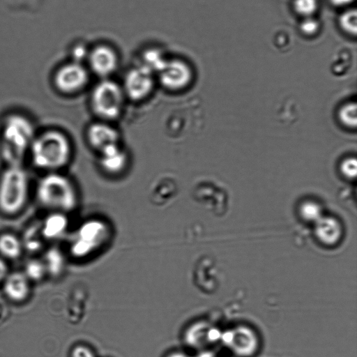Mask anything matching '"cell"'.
I'll return each mask as SVG.
<instances>
[{"label": "cell", "mask_w": 357, "mask_h": 357, "mask_svg": "<svg viewBox=\"0 0 357 357\" xmlns=\"http://www.w3.org/2000/svg\"><path fill=\"white\" fill-rule=\"evenodd\" d=\"M37 132L26 114L13 112L5 115L0 126V154L6 165L23 164Z\"/></svg>", "instance_id": "cell-1"}, {"label": "cell", "mask_w": 357, "mask_h": 357, "mask_svg": "<svg viewBox=\"0 0 357 357\" xmlns=\"http://www.w3.org/2000/svg\"><path fill=\"white\" fill-rule=\"evenodd\" d=\"M70 155L68 137L58 129L49 128L37 132L27 156L36 169L46 173L59 172L68 164Z\"/></svg>", "instance_id": "cell-2"}, {"label": "cell", "mask_w": 357, "mask_h": 357, "mask_svg": "<svg viewBox=\"0 0 357 357\" xmlns=\"http://www.w3.org/2000/svg\"><path fill=\"white\" fill-rule=\"evenodd\" d=\"M35 197L43 208L63 213L73 210L77 202L71 181L59 172H46L38 179Z\"/></svg>", "instance_id": "cell-3"}, {"label": "cell", "mask_w": 357, "mask_h": 357, "mask_svg": "<svg viewBox=\"0 0 357 357\" xmlns=\"http://www.w3.org/2000/svg\"><path fill=\"white\" fill-rule=\"evenodd\" d=\"M30 179L20 165H6L0 174V211L8 215L19 213L29 197Z\"/></svg>", "instance_id": "cell-4"}, {"label": "cell", "mask_w": 357, "mask_h": 357, "mask_svg": "<svg viewBox=\"0 0 357 357\" xmlns=\"http://www.w3.org/2000/svg\"><path fill=\"white\" fill-rule=\"evenodd\" d=\"M123 98V91L118 84L111 80H103L93 90L91 105L99 116L114 119L121 112Z\"/></svg>", "instance_id": "cell-5"}, {"label": "cell", "mask_w": 357, "mask_h": 357, "mask_svg": "<svg viewBox=\"0 0 357 357\" xmlns=\"http://www.w3.org/2000/svg\"><path fill=\"white\" fill-rule=\"evenodd\" d=\"M88 75L80 64L75 62L60 67L54 74L55 88L63 93H73L82 89L86 84Z\"/></svg>", "instance_id": "cell-6"}, {"label": "cell", "mask_w": 357, "mask_h": 357, "mask_svg": "<svg viewBox=\"0 0 357 357\" xmlns=\"http://www.w3.org/2000/svg\"><path fill=\"white\" fill-rule=\"evenodd\" d=\"M153 86V73L143 66L133 68L126 76L124 91L133 100L146 98Z\"/></svg>", "instance_id": "cell-7"}, {"label": "cell", "mask_w": 357, "mask_h": 357, "mask_svg": "<svg viewBox=\"0 0 357 357\" xmlns=\"http://www.w3.org/2000/svg\"><path fill=\"white\" fill-rule=\"evenodd\" d=\"M227 342L237 357H252L259 348V342L255 333L243 326L231 331Z\"/></svg>", "instance_id": "cell-8"}, {"label": "cell", "mask_w": 357, "mask_h": 357, "mask_svg": "<svg viewBox=\"0 0 357 357\" xmlns=\"http://www.w3.org/2000/svg\"><path fill=\"white\" fill-rule=\"evenodd\" d=\"M158 73L162 85L173 91L186 86L192 76L189 67L185 63L176 60L167 61Z\"/></svg>", "instance_id": "cell-9"}, {"label": "cell", "mask_w": 357, "mask_h": 357, "mask_svg": "<svg viewBox=\"0 0 357 357\" xmlns=\"http://www.w3.org/2000/svg\"><path fill=\"white\" fill-rule=\"evenodd\" d=\"M342 233L341 223L332 216L323 215L314 223L315 237L326 246L337 244L342 238Z\"/></svg>", "instance_id": "cell-10"}, {"label": "cell", "mask_w": 357, "mask_h": 357, "mask_svg": "<svg viewBox=\"0 0 357 357\" xmlns=\"http://www.w3.org/2000/svg\"><path fill=\"white\" fill-rule=\"evenodd\" d=\"M89 143L100 151L105 147L118 144L119 135L117 130L105 123H94L87 130Z\"/></svg>", "instance_id": "cell-11"}, {"label": "cell", "mask_w": 357, "mask_h": 357, "mask_svg": "<svg viewBox=\"0 0 357 357\" xmlns=\"http://www.w3.org/2000/svg\"><path fill=\"white\" fill-rule=\"evenodd\" d=\"M3 291L11 301H23L30 293L29 280L24 273L13 272L5 278Z\"/></svg>", "instance_id": "cell-12"}, {"label": "cell", "mask_w": 357, "mask_h": 357, "mask_svg": "<svg viewBox=\"0 0 357 357\" xmlns=\"http://www.w3.org/2000/svg\"><path fill=\"white\" fill-rule=\"evenodd\" d=\"M116 57L109 47L101 46L96 48L90 56V64L93 70L100 76H107L116 66Z\"/></svg>", "instance_id": "cell-13"}, {"label": "cell", "mask_w": 357, "mask_h": 357, "mask_svg": "<svg viewBox=\"0 0 357 357\" xmlns=\"http://www.w3.org/2000/svg\"><path fill=\"white\" fill-rule=\"evenodd\" d=\"M100 165L109 173H118L126 166V154L118 144L109 145L100 151Z\"/></svg>", "instance_id": "cell-14"}, {"label": "cell", "mask_w": 357, "mask_h": 357, "mask_svg": "<svg viewBox=\"0 0 357 357\" xmlns=\"http://www.w3.org/2000/svg\"><path fill=\"white\" fill-rule=\"evenodd\" d=\"M67 218L64 213L54 211L45 219L42 228V234L47 238L60 235L66 228Z\"/></svg>", "instance_id": "cell-15"}, {"label": "cell", "mask_w": 357, "mask_h": 357, "mask_svg": "<svg viewBox=\"0 0 357 357\" xmlns=\"http://www.w3.org/2000/svg\"><path fill=\"white\" fill-rule=\"evenodd\" d=\"M22 252V243L10 233L0 235V253L8 259H16Z\"/></svg>", "instance_id": "cell-16"}, {"label": "cell", "mask_w": 357, "mask_h": 357, "mask_svg": "<svg viewBox=\"0 0 357 357\" xmlns=\"http://www.w3.org/2000/svg\"><path fill=\"white\" fill-rule=\"evenodd\" d=\"M46 271L56 276L62 271L63 260L61 252L56 248H51L45 254Z\"/></svg>", "instance_id": "cell-17"}, {"label": "cell", "mask_w": 357, "mask_h": 357, "mask_svg": "<svg viewBox=\"0 0 357 357\" xmlns=\"http://www.w3.org/2000/svg\"><path fill=\"white\" fill-rule=\"evenodd\" d=\"M299 213L304 220L314 224L323 216L320 205L312 201H307L303 203L300 207Z\"/></svg>", "instance_id": "cell-18"}, {"label": "cell", "mask_w": 357, "mask_h": 357, "mask_svg": "<svg viewBox=\"0 0 357 357\" xmlns=\"http://www.w3.org/2000/svg\"><path fill=\"white\" fill-rule=\"evenodd\" d=\"M167 61L162 56L161 52L155 50H151L146 52L144 56V65L151 73H159Z\"/></svg>", "instance_id": "cell-19"}, {"label": "cell", "mask_w": 357, "mask_h": 357, "mask_svg": "<svg viewBox=\"0 0 357 357\" xmlns=\"http://www.w3.org/2000/svg\"><path fill=\"white\" fill-rule=\"evenodd\" d=\"M24 275L29 280L38 281L41 280L46 273L45 266L43 262L38 259L29 261L25 266Z\"/></svg>", "instance_id": "cell-20"}, {"label": "cell", "mask_w": 357, "mask_h": 357, "mask_svg": "<svg viewBox=\"0 0 357 357\" xmlns=\"http://www.w3.org/2000/svg\"><path fill=\"white\" fill-rule=\"evenodd\" d=\"M340 121L347 127L356 126L357 113L356 103H348L344 105L339 112Z\"/></svg>", "instance_id": "cell-21"}, {"label": "cell", "mask_w": 357, "mask_h": 357, "mask_svg": "<svg viewBox=\"0 0 357 357\" xmlns=\"http://www.w3.org/2000/svg\"><path fill=\"white\" fill-rule=\"evenodd\" d=\"M342 28L347 33H356V11L349 10L344 13L340 19Z\"/></svg>", "instance_id": "cell-22"}, {"label": "cell", "mask_w": 357, "mask_h": 357, "mask_svg": "<svg viewBox=\"0 0 357 357\" xmlns=\"http://www.w3.org/2000/svg\"><path fill=\"white\" fill-rule=\"evenodd\" d=\"M294 6L298 13L308 16L316 10L317 3L316 0H295Z\"/></svg>", "instance_id": "cell-23"}, {"label": "cell", "mask_w": 357, "mask_h": 357, "mask_svg": "<svg viewBox=\"0 0 357 357\" xmlns=\"http://www.w3.org/2000/svg\"><path fill=\"white\" fill-rule=\"evenodd\" d=\"M357 163L355 158L345 159L341 164L342 174L349 179H353L356 176Z\"/></svg>", "instance_id": "cell-24"}, {"label": "cell", "mask_w": 357, "mask_h": 357, "mask_svg": "<svg viewBox=\"0 0 357 357\" xmlns=\"http://www.w3.org/2000/svg\"><path fill=\"white\" fill-rule=\"evenodd\" d=\"M301 29L305 34H314L319 29V24L313 19H306L302 22Z\"/></svg>", "instance_id": "cell-25"}, {"label": "cell", "mask_w": 357, "mask_h": 357, "mask_svg": "<svg viewBox=\"0 0 357 357\" xmlns=\"http://www.w3.org/2000/svg\"><path fill=\"white\" fill-rule=\"evenodd\" d=\"M71 357H96V356L89 348L80 345L73 349Z\"/></svg>", "instance_id": "cell-26"}, {"label": "cell", "mask_w": 357, "mask_h": 357, "mask_svg": "<svg viewBox=\"0 0 357 357\" xmlns=\"http://www.w3.org/2000/svg\"><path fill=\"white\" fill-rule=\"evenodd\" d=\"M36 237V236H35L33 231H32L31 234L30 233L27 234V236H26L25 243L26 248L31 251L36 250L40 248V241Z\"/></svg>", "instance_id": "cell-27"}, {"label": "cell", "mask_w": 357, "mask_h": 357, "mask_svg": "<svg viewBox=\"0 0 357 357\" xmlns=\"http://www.w3.org/2000/svg\"><path fill=\"white\" fill-rule=\"evenodd\" d=\"M8 266L6 262L0 257V282L6 278Z\"/></svg>", "instance_id": "cell-28"}, {"label": "cell", "mask_w": 357, "mask_h": 357, "mask_svg": "<svg viewBox=\"0 0 357 357\" xmlns=\"http://www.w3.org/2000/svg\"><path fill=\"white\" fill-rule=\"evenodd\" d=\"M354 0H331V3L335 6H344L350 3Z\"/></svg>", "instance_id": "cell-29"}, {"label": "cell", "mask_w": 357, "mask_h": 357, "mask_svg": "<svg viewBox=\"0 0 357 357\" xmlns=\"http://www.w3.org/2000/svg\"><path fill=\"white\" fill-rule=\"evenodd\" d=\"M167 357H186V356L181 353H174V354H172L167 356Z\"/></svg>", "instance_id": "cell-30"}]
</instances>
